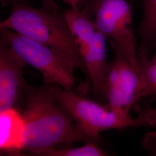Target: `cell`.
I'll use <instances>...</instances> for the list:
<instances>
[{
  "instance_id": "obj_1",
  "label": "cell",
  "mask_w": 156,
  "mask_h": 156,
  "mask_svg": "<svg viewBox=\"0 0 156 156\" xmlns=\"http://www.w3.org/2000/svg\"><path fill=\"white\" fill-rule=\"evenodd\" d=\"M23 89L27 97L22 114L23 150L34 156L62 144L94 142L79 130L71 115L54 97L49 84L31 87L25 83Z\"/></svg>"
},
{
  "instance_id": "obj_2",
  "label": "cell",
  "mask_w": 156,
  "mask_h": 156,
  "mask_svg": "<svg viewBox=\"0 0 156 156\" xmlns=\"http://www.w3.org/2000/svg\"><path fill=\"white\" fill-rule=\"evenodd\" d=\"M49 84L54 97L71 115L79 130L94 142L100 140L101 133L107 130L156 126V111L150 106L140 109L137 117H133L126 110L111 109L108 105L84 98L72 90Z\"/></svg>"
},
{
  "instance_id": "obj_3",
  "label": "cell",
  "mask_w": 156,
  "mask_h": 156,
  "mask_svg": "<svg viewBox=\"0 0 156 156\" xmlns=\"http://www.w3.org/2000/svg\"><path fill=\"white\" fill-rule=\"evenodd\" d=\"M8 28L43 44L59 49L87 73L73 35L63 13L55 14L44 9L19 4L12 6L9 15L0 23Z\"/></svg>"
},
{
  "instance_id": "obj_4",
  "label": "cell",
  "mask_w": 156,
  "mask_h": 156,
  "mask_svg": "<svg viewBox=\"0 0 156 156\" xmlns=\"http://www.w3.org/2000/svg\"><path fill=\"white\" fill-rule=\"evenodd\" d=\"M0 41L11 48L27 65L42 75L45 83L56 84L72 90L76 62L67 53L43 44L8 28H0Z\"/></svg>"
},
{
  "instance_id": "obj_5",
  "label": "cell",
  "mask_w": 156,
  "mask_h": 156,
  "mask_svg": "<svg viewBox=\"0 0 156 156\" xmlns=\"http://www.w3.org/2000/svg\"><path fill=\"white\" fill-rule=\"evenodd\" d=\"M80 10L90 18H94L97 30L119 46L139 73L136 35L133 30V9L127 0H84Z\"/></svg>"
},
{
  "instance_id": "obj_6",
  "label": "cell",
  "mask_w": 156,
  "mask_h": 156,
  "mask_svg": "<svg viewBox=\"0 0 156 156\" xmlns=\"http://www.w3.org/2000/svg\"><path fill=\"white\" fill-rule=\"evenodd\" d=\"M109 42L114 51V58L109 63L106 79L108 105L111 109L129 112L139 101V73L133 69L119 46L111 39Z\"/></svg>"
},
{
  "instance_id": "obj_7",
  "label": "cell",
  "mask_w": 156,
  "mask_h": 156,
  "mask_svg": "<svg viewBox=\"0 0 156 156\" xmlns=\"http://www.w3.org/2000/svg\"><path fill=\"white\" fill-rule=\"evenodd\" d=\"M27 64L0 41V112L13 107L19 91L26 83L23 68Z\"/></svg>"
},
{
  "instance_id": "obj_8",
  "label": "cell",
  "mask_w": 156,
  "mask_h": 156,
  "mask_svg": "<svg viewBox=\"0 0 156 156\" xmlns=\"http://www.w3.org/2000/svg\"><path fill=\"white\" fill-rule=\"evenodd\" d=\"M106 38L97 30L93 43L82 59L93 84L95 94L106 100V83L109 63L106 60Z\"/></svg>"
},
{
  "instance_id": "obj_9",
  "label": "cell",
  "mask_w": 156,
  "mask_h": 156,
  "mask_svg": "<svg viewBox=\"0 0 156 156\" xmlns=\"http://www.w3.org/2000/svg\"><path fill=\"white\" fill-rule=\"evenodd\" d=\"M24 124L22 115L12 108L0 112V149L20 152L24 148Z\"/></svg>"
},
{
  "instance_id": "obj_10",
  "label": "cell",
  "mask_w": 156,
  "mask_h": 156,
  "mask_svg": "<svg viewBox=\"0 0 156 156\" xmlns=\"http://www.w3.org/2000/svg\"><path fill=\"white\" fill-rule=\"evenodd\" d=\"M62 13L82 58L93 43L97 32L94 23L78 8H70Z\"/></svg>"
},
{
  "instance_id": "obj_11",
  "label": "cell",
  "mask_w": 156,
  "mask_h": 156,
  "mask_svg": "<svg viewBox=\"0 0 156 156\" xmlns=\"http://www.w3.org/2000/svg\"><path fill=\"white\" fill-rule=\"evenodd\" d=\"M143 16L135 31L140 39L137 50L138 62L150 59V53L156 42V0H142Z\"/></svg>"
},
{
  "instance_id": "obj_12",
  "label": "cell",
  "mask_w": 156,
  "mask_h": 156,
  "mask_svg": "<svg viewBox=\"0 0 156 156\" xmlns=\"http://www.w3.org/2000/svg\"><path fill=\"white\" fill-rule=\"evenodd\" d=\"M154 53L151 59L138 62L140 89L139 100L145 97H156V42Z\"/></svg>"
},
{
  "instance_id": "obj_13",
  "label": "cell",
  "mask_w": 156,
  "mask_h": 156,
  "mask_svg": "<svg viewBox=\"0 0 156 156\" xmlns=\"http://www.w3.org/2000/svg\"><path fill=\"white\" fill-rule=\"evenodd\" d=\"M34 156H104L107 154L94 142L86 144L81 147L57 149L55 147L41 151Z\"/></svg>"
},
{
  "instance_id": "obj_14",
  "label": "cell",
  "mask_w": 156,
  "mask_h": 156,
  "mask_svg": "<svg viewBox=\"0 0 156 156\" xmlns=\"http://www.w3.org/2000/svg\"><path fill=\"white\" fill-rule=\"evenodd\" d=\"M142 144L151 155L156 156V133L146 134L142 141Z\"/></svg>"
},
{
  "instance_id": "obj_15",
  "label": "cell",
  "mask_w": 156,
  "mask_h": 156,
  "mask_svg": "<svg viewBox=\"0 0 156 156\" xmlns=\"http://www.w3.org/2000/svg\"><path fill=\"white\" fill-rule=\"evenodd\" d=\"M42 2V8L51 13H60V8L54 0H41Z\"/></svg>"
},
{
  "instance_id": "obj_16",
  "label": "cell",
  "mask_w": 156,
  "mask_h": 156,
  "mask_svg": "<svg viewBox=\"0 0 156 156\" xmlns=\"http://www.w3.org/2000/svg\"><path fill=\"white\" fill-rule=\"evenodd\" d=\"M1 1L3 6H12L19 4H24L31 5L30 0H1Z\"/></svg>"
},
{
  "instance_id": "obj_17",
  "label": "cell",
  "mask_w": 156,
  "mask_h": 156,
  "mask_svg": "<svg viewBox=\"0 0 156 156\" xmlns=\"http://www.w3.org/2000/svg\"><path fill=\"white\" fill-rule=\"evenodd\" d=\"M64 1L70 6L71 8L80 9L83 5L84 0H64Z\"/></svg>"
}]
</instances>
